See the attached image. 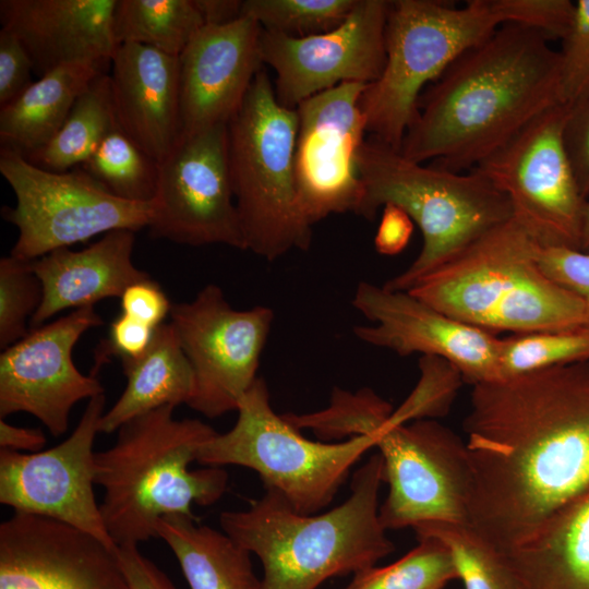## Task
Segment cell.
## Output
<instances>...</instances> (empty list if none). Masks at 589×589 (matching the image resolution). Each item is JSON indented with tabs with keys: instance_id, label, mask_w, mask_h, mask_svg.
Instances as JSON below:
<instances>
[{
	"instance_id": "1",
	"label": "cell",
	"mask_w": 589,
	"mask_h": 589,
	"mask_svg": "<svg viewBox=\"0 0 589 589\" xmlns=\"http://www.w3.org/2000/svg\"><path fill=\"white\" fill-rule=\"evenodd\" d=\"M469 525L506 553L589 489V361L472 386Z\"/></svg>"
},
{
	"instance_id": "2",
	"label": "cell",
	"mask_w": 589,
	"mask_h": 589,
	"mask_svg": "<svg viewBox=\"0 0 589 589\" xmlns=\"http://www.w3.org/2000/svg\"><path fill=\"white\" fill-rule=\"evenodd\" d=\"M549 40L506 23L461 53L422 93L401 154L471 170L560 104V52Z\"/></svg>"
},
{
	"instance_id": "3",
	"label": "cell",
	"mask_w": 589,
	"mask_h": 589,
	"mask_svg": "<svg viewBox=\"0 0 589 589\" xmlns=\"http://www.w3.org/2000/svg\"><path fill=\"white\" fill-rule=\"evenodd\" d=\"M383 459L376 452L354 472L351 493L323 514H300L276 491L244 510H225L221 530L263 566L261 589H316L326 579L375 566L394 551L380 520Z\"/></svg>"
},
{
	"instance_id": "4",
	"label": "cell",
	"mask_w": 589,
	"mask_h": 589,
	"mask_svg": "<svg viewBox=\"0 0 589 589\" xmlns=\"http://www.w3.org/2000/svg\"><path fill=\"white\" fill-rule=\"evenodd\" d=\"M175 409L167 405L130 420L112 446L95 454L100 512L117 548L157 538L161 517H195L193 504L213 505L227 490L221 467L190 469L218 432L199 419H176Z\"/></svg>"
},
{
	"instance_id": "5",
	"label": "cell",
	"mask_w": 589,
	"mask_h": 589,
	"mask_svg": "<svg viewBox=\"0 0 589 589\" xmlns=\"http://www.w3.org/2000/svg\"><path fill=\"white\" fill-rule=\"evenodd\" d=\"M538 247L512 218L408 292L490 333L529 334L589 325L588 305L546 275L538 262Z\"/></svg>"
},
{
	"instance_id": "6",
	"label": "cell",
	"mask_w": 589,
	"mask_h": 589,
	"mask_svg": "<svg viewBox=\"0 0 589 589\" xmlns=\"http://www.w3.org/2000/svg\"><path fill=\"white\" fill-rule=\"evenodd\" d=\"M358 167L363 197L357 215L373 220L380 208L394 204L422 233L416 260L384 284L390 290L408 291L488 231L513 218L507 196L474 169L461 173L425 166L373 136L362 144Z\"/></svg>"
},
{
	"instance_id": "7",
	"label": "cell",
	"mask_w": 589,
	"mask_h": 589,
	"mask_svg": "<svg viewBox=\"0 0 589 589\" xmlns=\"http://www.w3.org/2000/svg\"><path fill=\"white\" fill-rule=\"evenodd\" d=\"M298 123L297 109L277 101L264 69L228 122L230 179L247 250L267 261L312 242L296 187Z\"/></svg>"
},
{
	"instance_id": "8",
	"label": "cell",
	"mask_w": 589,
	"mask_h": 589,
	"mask_svg": "<svg viewBox=\"0 0 589 589\" xmlns=\"http://www.w3.org/2000/svg\"><path fill=\"white\" fill-rule=\"evenodd\" d=\"M501 25L492 0H470L460 8L437 0L390 1L385 65L360 98L366 132L400 149L426 83Z\"/></svg>"
},
{
	"instance_id": "9",
	"label": "cell",
	"mask_w": 589,
	"mask_h": 589,
	"mask_svg": "<svg viewBox=\"0 0 589 589\" xmlns=\"http://www.w3.org/2000/svg\"><path fill=\"white\" fill-rule=\"evenodd\" d=\"M235 425L203 445L205 467L236 465L254 470L265 489L278 492L300 514L329 505L352 466L371 448L374 433L338 443L315 442L277 414L265 381L257 377L239 402Z\"/></svg>"
},
{
	"instance_id": "10",
	"label": "cell",
	"mask_w": 589,
	"mask_h": 589,
	"mask_svg": "<svg viewBox=\"0 0 589 589\" xmlns=\"http://www.w3.org/2000/svg\"><path fill=\"white\" fill-rule=\"evenodd\" d=\"M0 173L16 199L14 207L1 211L19 231L10 252L16 259L34 261L100 233L148 228L153 201L117 197L79 167L46 170L1 146Z\"/></svg>"
},
{
	"instance_id": "11",
	"label": "cell",
	"mask_w": 589,
	"mask_h": 589,
	"mask_svg": "<svg viewBox=\"0 0 589 589\" xmlns=\"http://www.w3.org/2000/svg\"><path fill=\"white\" fill-rule=\"evenodd\" d=\"M392 412L371 420L388 493L380 505L383 527L429 522L469 524L471 469L465 442L432 419L397 423Z\"/></svg>"
},
{
	"instance_id": "12",
	"label": "cell",
	"mask_w": 589,
	"mask_h": 589,
	"mask_svg": "<svg viewBox=\"0 0 589 589\" xmlns=\"http://www.w3.org/2000/svg\"><path fill=\"white\" fill-rule=\"evenodd\" d=\"M569 107L549 108L473 169L507 196L513 218L538 245L579 250L587 200L563 140Z\"/></svg>"
},
{
	"instance_id": "13",
	"label": "cell",
	"mask_w": 589,
	"mask_h": 589,
	"mask_svg": "<svg viewBox=\"0 0 589 589\" xmlns=\"http://www.w3.org/2000/svg\"><path fill=\"white\" fill-rule=\"evenodd\" d=\"M194 376L188 406L209 418L237 411L256 381L274 311L265 305L233 309L221 288L206 285L169 313Z\"/></svg>"
},
{
	"instance_id": "14",
	"label": "cell",
	"mask_w": 589,
	"mask_h": 589,
	"mask_svg": "<svg viewBox=\"0 0 589 589\" xmlns=\"http://www.w3.org/2000/svg\"><path fill=\"white\" fill-rule=\"evenodd\" d=\"M151 236L191 247L247 250L228 161V124L181 137L159 161Z\"/></svg>"
},
{
	"instance_id": "15",
	"label": "cell",
	"mask_w": 589,
	"mask_h": 589,
	"mask_svg": "<svg viewBox=\"0 0 589 589\" xmlns=\"http://www.w3.org/2000/svg\"><path fill=\"white\" fill-rule=\"evenodd\" d=\"M105 404V394L89 399L71 435L49 449H1L0 503L13 512L68 524L117 549L94 492V442Z\"/></svg>"
},
{
	"instance_id": "16",
	"label": "cell",
	"mask_w": 589,
	"mask_h": 589,
	"mask_svg": "<svg viewBox=\"0 0 589 589\" xmlns=\"http://www.w3.org/2000/svg\"><path fill=\"white\" fill-rule=\"evenodd\" d=\"M368 85L341 83L296 108L297 195L300 211L312 227L333 214L357 215L360 208L363 185L358 158L366 132L360 98Z\"/></svg>"
},
{
	"instance_id": "17",
	"label": "cell",
	"mask_w": 589,
	"mask_h": 589,
	"mask_svg": "<svg viewBox=\"0 0 589 589\" xmlns=\"http://www.w3.org/2000/svg\"><path fill=\"white\" fill-rule=\"evenodd\" d=\"M94 305L32 328L0 354V419L26 412L52 436L64 434L72 408L105 393L98 376L83 374L72 352L88 329L103 325Z\"/></svg>"
},
{
	"instance_id": "18",
	"label": "cell",
	"mask_w": 589,
	"mask_h": 589,
	"mask_svg": "<svg viewBox=\"0 0 589 589\" xmlns=\"http://www.w3.org/2000/svg\"><path fill=\"white\" fill-rule=\"evenodd\" d=\"M390 1L358 0L335 29L290 37L262 28L261 56L276 73L279 104L297 108L341 83L371 84L385 65V28Z\"/></svg>"
},
{
	"instance_id": "19",
	"label": "cell",
	"mask_w": 589,
	"mask_h": 589,
	"mask_svg": "<svg viewBox=\"0 0 589 589\" xmlns=\"http://www.w3.org/2000/svg\"><path fill=\"white\" fill-rule=\"evenodd\" d=\"M372 324L353 327L361 341L398 356L438 357L472 386L498 380L500 340L493 333L457 321L408 291L362 281L351 301Z\"/></svg>"
},
{
	"instance_id": "20",
	"label": "cell",
	"mask_w": 589,
	"mask_h": 589,
	"mask_svg": "<svg viewBox=\"0 0 589 589\" xmlns=\"http://www.w3.org/2000/svg\"><path fill=\"white\" fill-rule=\"evenodd\" d=\"M0 589H130L117 549L68 524L13 512L0 525Z\"/></svg>"
},
{
	"instance_id": "21",
	"label": "cell",
	"mask_w": 589,
	"mask_h": 589,
	"mask_svg": "<svg viewBox=\"0 0 589 589\" xmlns=\"http://www.w3.org/2000/svg\"><path fill=\"white\" fill-rule=\"evenodd\" d=\"M261 34L247 15L205 24L178 57L181 137L228 124L263 69Z\"/></svg>"
},
{
	"instance_id": "22",
	"label": "cell",
	"mask_w": 589,
	"mask_h": 589,
	"mask_svg": "<svg viewBox=\"0 0 589 589\" xmlns=\"http://www.w3.org/2000/svg\"><path fill=\"white\" fill-rule=\"evenodd\" d=\"M118 0H1L2 27L25 47L39 77L67 64L110 67Z\"/></svg>"
},
{
	"instance_id": "23",
	"label": "cell",
	"mask_w": 589,
	"mask_h": 589,
	"mask_svg": "<svg viewBox=\"0 0 589 589\" xmlns=\"http://www.w3.org/2000/svg\"><path fill=\"white\" fill-rule=\"evenodd\" d=\"M109 76L118 125L161 161L181 137L178 57L121 44L111 58Z\"/></svg>"
},
{
	"instance_id": "24",
	"label": "cell",
	"mask_w": 589,
	"mask_h": 589,
	"mask_svg": "<svg viewBox=\"0 0 589 589\" xmlns=\"http://www.w3.org/2000/svg\"><path fill=\"white\" fill-rule=\"evenodd\" d=\"M134 243V231L113 230L83 250L58 249L31 261L43 286V301L29 328L61 311L120 298L129 286L151 278L132 261Z\"/></svg>"
},
{
	"instance_id": "25",
	"label": "cell",
	"mask_w": 589,
	"mask_h": 589,
	"mask_svg": "<svg viewBox=\"0 0 589 589\" xmlns=\"http://www.w3.org/2000/svg\"><path fill=\"white\" fill-rule=\"evenodd\" d=\"M504 555L519 589H589V489Z\"/></svg>"
},
{
	"instance_id": "26",
	"label": "cell",
	"mask_w": 589,
	"mask_h": 589,
	"mask_svg": "<svg viewBox=\"0 0 589 589\" xmlns=\"http://www.w3.org/2000/svg\"><path fill=\"white\" fill-rule=\"evenodd\" d=\"M121 365L127 385L100 418L99 433H113L163 406L187 405L192 395L193 371L170 323L156 327L148 348L136 358L122 360Z\"/></svg>"
},
{
	"instance_id": "27",
	"label": "cell",
	"mask_w": 589,
	"mask_h": 589,
	"mask_svg": "<svg viewBox=\"0 0 589 589\" xmlns=\"http://www.w3.org/2000/svg\"><path fill=\"white\" fill-rule=\"evenodd\" d=\"M103 72L107 69L74 63L33 82L16 99L0 108L1 146L24 156L43 148L63 125L76 98Z\"/></svg>"
},
{
	"instance_id": "28",
	"label": "cell",
	"mask_w": 589,
	"mask_h": 589,
	"mask_svg": "<svg viewBox=\"0 0 589 589\" xmlns=\"http://www.w3.org/2000/svg\"><path fill=\"white\" fill-rule=\"evenodd\" d=\"M195 521L170 515L156 524L157 538L175 554L190 589H261L251 553L224 531Z\"/></svg>"
},
{
	"instance_id": "29",
	"label": "cell",
	"mask_w": 589,
	"mask_h": 589,
	"mask_svg": "<svg viewBox=\"0 0 589 589\" xmlns=\"http://www.w3.org/2000/svg\"><path fill=\"white\" fill-rule=\"evenodd\" d=\"M117 124L109 72H103L76 98L52 140L25 158L46 170L69 171L84 163Z\"/></svg>"
},
{
	"instance_id": "30",
	"label": "cell",
	"mask_w": 589,
	"mask_h": 589,
	"mask_svg": "<svg viewBox=\"0 0 589 589\" xmlns=\"http://www.w3.org/2000/svg\"><path fill=\"white\" fill-rule=\"evenodd\" d=\"M194 0H118L116 41L154 48L179 57L204 26Z\"/></svg>"
},
{
	"instance_id": "31",
	"label": "cell",
	"mask_w": 589,
	"mask_h": 589,
	"mask_svg": "<svg viewBox=\"0 0 589 589\" xmlns=\"http://www.w3.org/2000/svg\"><path fill=\"white\" fill-rule=\"evenodd\" d=\"M79 168L122 200L152 202L156 195L159 163L136 145L118 124Z\"/></svg>"
},
{
	"instance_id": "32",
	"label": "cell",
	"mask_w": 589,
	"mask_h": 589,
	"mask_svg": "<svg viewBox=\"0 0 589 589\" xmlns=\"http://www.w3.org/2000/svg\"><path fill=\"white\" fill-rule=\"evenodd\" d=\"M412 529L417 537H434L446 545L465 589H519L504 553L471 525L429 522Z\"/></svg>"
},
{
	"instance_id": "33",
	"label": "cell",
	"mask_w": 589,
	"mask_h": 589,
	"mask_svg": "<svg viewBox=\"0 0 589 589\" xmlns=\"http://www.w3.org/2000/svg\"><path fill=\"white\" fill-rule=\"evenodd\" d=\"M589 361V325L501 338L498 380Z\"/></svg>"
},
{
	"instance_id": "34",
	"label": "cell",
	"mask_w": 589,
	"mask_h": 589,
	"mask_svg": "<svg viewBox=\"0 0 589 589\" xmlns=\"http://www.w3.org/2000/svg\"><path fill=\"white\" fill-rule=\"evenodd\" d=\"M418 544L396 562L353 575L345 589H433L457 578L446 545L434 537H417Z\"/></svg>"
},
{
	"instance_id": "35",
	"label": "cell",
	"mask_w": 589,
	"mask_h": 589,
	"mask_svg": "<svg viewBox=\"0 0 589 589\" xmlns=\"http://www.w3.org/2000/svg\"><path fill=\"white\" fill-rule=\"evenodd\" d=\"M358 0H244L242 15L264 31L290 37L323 34L338 27Z\"/></svg>"
},
{
	"instance_id": "36",
	"label": "cell",
	"mask_w": 589,
	"mask_h": 589,
	"mask_svg": "<svg viewBox=\"0 0 589 589\" xmlns=\"http://www.w3.org/2000/svg\"><path fill=\"white\" fill-rule=\"evenodd\" d=\"M43 301V286L32 262L12 255L0 260V347L24 338Z\"/></svg>"
},
{
	"instance_id": "37",
	"label": "cell",
	"mask_w": 589,
	"mask_h": 589,
	"mask_svg": "<svg viewBox=\"0 0 589 589\" xmlns=\"http://www.w3.org/2000/svg\"><path fill=\"white\" fill-rule=\"evenodd\" d=\"M421 377L411 395L392 417L398 423L445 414L464 380L459 371L438 357L422 356Z\"/></svg>"
},
{
	"instance_id": "38",
	"label": "cell",
	"mask_w": 589,
	"mask_h": 589,
	"mask_svg": "<svg viewBox=\"0 0 589 589\" xmlns=\"http://www.w3.org/2000/svg\"><path fill=\"white\" fill-rule=\"evenodd\" d=\"M560 52V103L574 105L589 96V0L576 2Z\"/></svg>"
},
{
	"instance_id": "39",
	"label": "cell",
	"mask_w": 589,
	"mask_h": 589,
	"mask_svg": "<svg viewBox=\"0 0 589 589\" xmlns=\"http://www.w3.org/2000/svg\"><path fill=\"white\" fill-rule=\"evenodd\" d=\"M503 20L543 34L550 40L563 39L573 23L576 2L570 0H492Z\"/></svg>"
},
{
	"instance_id": "40",
	"label": "cell",
	"mask_w": 589,
	"mask_h": 589,
	"mask_svg": "<svg viewBox=\"0 0 589 589\" xmlns=\"http://www.w3.org/2000/svg\"><path fill=\"white\" fill-rule=\"evenodd\" d=\"M156 328L123 313L110 323L108 335L95 348L91 374L98 376L101 368L118 358L120 361L141 356L149 346Z\"/></svg>"
},
{
	"instance_id": "41",
	"label": "cell",
	"mask_w": 589,
	"mask_h": 589,
	"mask_svg": "<svg viewBox=\"0 0 589 589\" xmlns=\"http://www.w3.org/2000/svg\"><path fill=\"white\" fill-rule=\"evenodd\" d=\"M537 256L548 276L580 297L589 308V253L539 245Z\"/></svg>"
},
{
	"instance_id": "42",
	"label": "cell",
	"mask_w": 589,
	"mask_h": 589,
	"mask_svg": "<svg viewBox=\"0 0 589 589\" xmlns=\"http://www.w3.org/2000/svg\"><path fill=\"white\" fill-rule=\"evenodd\" d=\"M32 60L17 36L0 29V108L16 99L33 82Z\"/></svg>"
},
{
	"instance_id": "43",
	"label": "cell",
	"mask_w": 589,
	"mask_h": 589,
	"mask_svg": "<svg viewBox=\"0 0 589 589\" xmlns=\"http://www.w3.org/2000/svg\"><path fill=\"white\" fill-rule=\"evenodd\" d=\"M563 140L577 184L589 199V96L569 105Z\"/></svg>"
},
{
	"instance_id": "44",
	"label": "cell",
	"mask_w": 589,
	"mask_h": 589,
	"mask_svg": "<svg viewBox=\"0 0 589 589\" xmlns=\"http://www.w3.org/2000/svg\"><path fill=\"white\" fill-rule=\"evenodd\" d=\"M172 302L152 278L129 286L120 297L121 313L153 328L164 324Z\"/></svg>"
},
{
	"instance_id": "45",
	"label": "cell",
	"mask_w": 589,
	"mask_h": 589,
	"mask_svg": "<svg viewBox=\"0 0 589 589\" xmlns=\"http://www.w3.org/2000/svg\"><path fill=\"white\" fill-rule=\"evenodd\" d=\"M117 555L130 589H177L170 578L142 554L137 544L118 546Z\"/></svg>"
},
{
	"instance_id": "46",
	"label": "cell",
	"mask_w": 589,
	"mask_h": 589,
	"mask_svg": "<svg viewBox=\"0 0 589 589\" xmlns=\"http://www.w3.org/2000/svg\"><path fill=\"white\" fill-rule=\"evenodd\" d=\"M413 220L399 206L386 204L374 237L375 250L383 255H396L409 243Z\"/></svg>"
},
{
	"instance_id": "47",
	"label": "cell",
	"mask_w": 589,
	"mask_h": 589,
	"mask_svg": "<svg viewBox=\"0 0 589 589\" xmlns=\"http://www.w3.org/2000/svg\"><path fill=\"white\" fill-rule=\"evenodd\" d=\"M46 444V436L40 429L16 426L5 419H0V447L14 452H39Z\"/></svg>"
},
{
	"instance_id": "48",
	"label": "cell",
	"mask_w": 589,
	"mask_h": 589,
	"mask_svg": "<svg viewBox=\"0 0 589 589\" xmlns=\"http://www.w3.org/2000/svg\"><path fill=\"white\" fill-rule=\"evenodd\" d=\"M204 24L223 25L242 15L240 0H194Z\"/></svg>"
},
{
	"instance_id": "49",
	"label": "cell",
	"mask_w": 589,
	"mask_h": 589,
	"mask_svg": "<svg viewBox=\"0 0 589 589\" xmlns=\"http://www.w3.org/2000/svg\"><path fill=\"white\" fill-rule=\"evenodd\" d=\"M579 250L589 253V199L586 201L582 214Z\"/></svg>"
},
{
	"instance_id": "50",
	"label": "cell",
	"mask_w": 589,
	"mask_h": 589,
	"mask_svg": "<svg viewBox=\"0 0 589 589\" xmlns=\"http://www.w3.org/2000/svg\"><path fill=\"white\" fill-rule=\"evenodd\" d=\"M433 589H443L442 587L433 588Z\"/></svg>"
}]
</instances>
